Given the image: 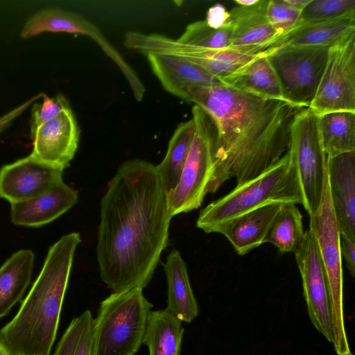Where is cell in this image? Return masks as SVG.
<instances>
[{
	"label": "cell",
	"instance_id": "cell-25",
	"mask_svg": "<svg viewBox=\"0 0 355 355\" xmlns=\"http://www.w3.org/2000/svg\"><path fill=\"white\" fill-rule=\"evenodd\" d=\"M184 331L182 321L168 310L151 311L144 344L150 355H180Z\"/></svg>",
	"mask_w": 355,
	"mask_h": 355
},
{
	"label": "cell",
	"instance_id": "cell-31",
	"mask_svg": "<svg viewBox=\"0 0 355 355\" xmlns=\"http://www.w3.org/2000/svg\"><path fill=\"white\" fill-rule=\"evenodd\" d=\"M351 13H355L354 0H311L302 10L297 24L330 19Z\"/></svg>",
	"mask_w": 355,
	"mask_h": 355
},
{
	"label": "cell",
	"instance_id": "cell-19",
	"mask_svg": "<svg viewBox=\"0 0 355 355\" xmlns=\"http://www.w3.org/2000/svg\"><path fill=\"white\" fill-rule=\"evenodd\" d=\"M146 56L162 87L184 101V91L190 87L223 83L218 78L186 59L164 54H148Z\"/></svg>",
	"mask_w": 355,
	"mask_h": 355
},
{
	"label": "cell",
	"instance_id": "cell-24",
	"mask_svg": "<svg viewBox=\"0 0 355 355\" xmlns=\"http://www.w3.org/2000/svg\"><path fill=\"white\" fill-rule=\"evenodd\" d=\"M34 254L21 250L0 267V319L22 298L31 279Z\"/></svg>",
	"mask_w": 355,
	"mask_h": 355
},
{
	"label": "cell",
	"instance_id": "cell-30",
	"mask_svg": "<svg viewBox=\"0 0 355 355\" xmlns=\"http://www.w3.org/2000/svg\"><path fill=\"white\" fill-rule=\"evenodd\" d=\"M231 29L226 27L214 29L205 20L189 24L177 39L183 44L209 49H227L230 44Z\"/></svg>",
	"mask_w": 355,
	"mask_h": 355
},
{
	"label": "cell",
	"instance_id": "cell-34",
	"mask_svg": "<svg viewBox=\"0 0 355 355\" xmlns=\"http://www.w3.org/2000/svg\"><path fill=\"white\" fill-rule=\"evenodd\" d=\"M230 11L220 3L210 7L207 12L205 21L207 25L214 29H220L228 26Z\"/></svg>",
	"mask_w": 355,
	"mask_h": 355
},
{
	"label": "cell",
	"instance_id": "cell-36",
	"mask_svg": "<svg viewBox=\"0 0 355 355\" xmlns=\"http://www.w3.org/2000/svg\"><path fill=\"white\" fill-rule=\"evenodd\" d=\"M291 6L300 10H302L311 0H285Z\"/></svg>",
	"mask_w": 355,
	"mask_h": 355
},
{
	"label": "cell",
	"instance_id": "cell-16",
	"mask_svg": "<svg viewBox=\"0 0 355 355\" xmlns=\"http://www.w3.org/2000/svg\"><path fill=\"white\" fill-rule=\"evenodd\" d=\"M267 3L266 0H259L254 5L236 6L230 11L228 49L253 55L264 53L277 37L268 20Z\"/></svg>",
	"mask_w": 355,
	"mask_h": 355
},
{
	"label": "cell",
	"instance_id": "cell-11",
	"mask_svg": "<svg viewBox=\"0 0 355 355\" xmlns=\"http://www.w3.org/2000/svg\"><path fill=\"white\" fill-rule=\"evenodd\" d=\"M309 107L318 115L355 112V33L329 47L323 74Z\"/></svg>",
	"mask_w": 355,
	"mask_h": 355
},
{
	"label": "cell",
	"instance_id": "cell-26",
	"mask_svg": "<svg viewBox=\"0 0 355 355\" xmlns=\"http://www.w3.org/2000/svg\"><path fill=\"white\" fill-rule=\"evenodd\" d=\"M194 133V121L190 119L178 125L168 144L162 161L156 166L157 171L167 194L179 182Z\"/></svg>",
	"mask_w": 355,
	"mask_h": 355
},
{
	"label": "cell",
	"instance_id": "cell-17",
	"mask_svg": "<svg viewBox=\"0 0 355 355\" xmlns=\"http://www.w3.org/2000/svg\"><path fill=\"white\" fill-rule=\"evenodd\" d=\"M326 168L340 234L355 241V151L327 157Z\"/></svg>",
	"mask_w": 355,
	"mask_h": 355
},
{
	"label": "cell",
	"instance_id": "cell-37",
	"mask_svg": "<svg viewBox=\"0 0 355 355\" xmlns=\"http://www.w3.org/2000/svg\"><path fill=\"white\" fill-rule=\"evenodd\" d=\"M259 0H234V2L239 6H250L254 5Z\"/></svg>",
	"mask_w": 355,
	"mask_h": 355
},
{
	"label": "cell",
	"instance_id": "cell-9",
	"mask_svg": "<svg viewBox=\"0 0 355 355\" xmlns=\"http://www.w3.org/2000/svg\"><path fill=\"white\" fill-rule=\"evenodd\" d=\"M329 46H287L265 53L281 85L285 101L309 107L323 74Z\"/></svg>",
	"mask_w": 355,
	"mask_h": 355
},
{
	"label": "cell",
	"instance_id": "cell-20",
	"mask_svg": "<svg viewBox=\"0 0 355 355\" xmlns=\"http://www.w3.org/2000/svg\"><path fill=\"white\" fill-rule=\"evenodd\" d=\"M284 203L270 202L229 222L219 232L239 255H245L265 243L266 238Z\"/></svg>",
	"mask_w": 355,
	"mask_h": 355
},
{
	"label": "cell",
	"instance_id": "cell-6",
	"mask_svg": "<svg viewBox=\"0 0 355 355\" xmlns=\"http://www.w3.org/2000/svg\"><path fill=\"white\" fill-rule=\"evenodd\" d=\"M313 231L325 273L333 333L332 344L338 355H351L343 313V271L340 248V232L332 205L327 168L320 205L309 215Z\"/></svg>",
	"mask_w": 355,
	"mask_h": 355
},
{
	"label": "cell",
	"instance_id": "cell-10",
	"mask_svg": "<svg viewBox=\"0 0 355 355\" xmlns=\"http://www.w3.org/2000/svg\"><path fill=\"white\" fill-rule=\"evenodd\" d=\"M123 45L144 55L164 54L186 59L221 80L258 55L244 54L228 48L198 47L183 44L164 35L137 31L125 34Z\"/></svg>",
	"mask_w": 355,
	"mask_h": 355
},
{
	"label": "cell",
	"instance_id": "cell-12",
	"mask_svg": "<svg viewBox=\"0 0 355 355\" xmlns=\"http://www.w3.org/2000/svg\"><path fill=\"white\" fill-rule=\"evenodd\" d=\"M301 275L309 316L315 328L330 343L333 340L327 279L313 231L309 228L293 252Z\"/></svg>",
	"mask_w": 355,
	"mask_h": 355
},
{
	"label": "cell",
	"instance_id": "cell-32",
	"mask_svg": "<svg viewBox=\"0 0 355 355\" xmlns=\"http://www.w3.org/2000/svg\"><path fill=\"white\" fill-rule=\"evenodd\" d=\"M301 12L291 6L285 0L268 1L267 17L276 33V39L295 27L299 21Z\"/></svg>",
	"mask_w": 355,
	"mask_h": 355
},
{
	"label": "cell",
	"instance_id": "cell-35",
	"mask_svg": "<svg viewBox=\"0 0 355 355\" xmlns=\"http://www.w3.org/2000/svg\"><path fill=\"white\" fill-rule=\"evenodd\" d=\"M340 248L342 258H344L346 266L352 277L355 276V241L340 234Z\"/></svg>",
	"mask_w": 355,
	"mask_h": 355
},
{
	"label": "cell",
	"instance_id": "cell-3",
	"mask_svg": "<svg viewBox=\"0 0 355 355\" xmlns=\"http://www.w3.org/2000/svg\"><path fill=\"white\" fill-rule=\"evenodd\" d=\"M78 232L63 236L49 250L42 270L11 321L0 330V342L13 355H50Z\"/></svg>",
	"mask_w": 355,
	"mask_h": 355
},
{
	"label": "cell",
	"instance_id": "cell-18",
	"mask_svg": "<svg viewBox=\"0 0 355 355\" xmlns=\"http://www.w3.org/2000/svg\"><path fill=\"white\" fill-rule=\"evenodd\" d=\"M78 200L77 191L62 180L35 198L10 204L11 220L18 225L40 227L60 217Z\"/></svg>",
	"mask_w": 355,
	"mask_h": 355
},
{
	"label": "cell",
	"instance_id": "cell-15",
	"mask_svg": "<svg viewBox=\"0 0 355 355\" xmlns=\"http://www.w3.org/2000/svg\"><path fill=\"white\" fill-rule=\"evenodd\" d=\"M44 32L67 33L89 37L102 49L122 73L130 70V65L112 46L100 29L83 16L58 8H47L33 14L24 24L20 35L30 38Z\"/></svg>",
	"mask_w": 355,
	"mask_h": 355
},
{
	"label": "cell",
	"instance_id": "cell-1",
	"mask_svg": "<svg viewBox=\"0 0 355 355\" xmlns=\"http://www.w3.org/2000/svg\"><path fill=\"white\" fill-rule=\"evenodd\" d=\"M167 193L156 166L123 162L101 201L96 258L102 281L114 292L144 288L168 245Z\"/></svg>",
	"mask_w": 355,
	"mask_h": 355
},
{
	"label": "cell",
	"instance_id": "cell-33",
	"mask_svg": "<svg viewBox=\"0 0 355 355\" xmlns=\"http://www.w3.org/2000/svg\"><path fill=\"white\" fill-rule=\"evenodd\" d=\"M42 102L35 104L32 109L31 135L39 127L57 116L70 105L66 98L61 94H58L54 98H50L45 94H42Z\"/></svg>",
	"mask_w": 355,
	"mask_h": 355
},
{
	"label": "cell",
	"instance_id": "cell-23",
	"mask_svg": "<svg viewBox=\"0 0 355 355\" xmlns=\"http://www.w3.org/2000/svg\"><path fill=\"white\" fill-rule=\"evenodd\" d=\"M222 82L257 97L284 101L279 78L266 54L258 55Z\"/></svg>",
	"mask_w": 355,
	"mask_h": 355
},
{
	"label": "cell",
	"instance_id": "cell-7",
	"mask_svg": "<svg viewBox=\"0 0 355 355\" xmlns=\"http://www.w3.org/2000/svg\"><path fill=\"white\" fill-rule=\"evenodd\" d=\"M191 113L194 121L192 143L179 182L167 194L172 217L201 206L213 173L216 136L214 124L198 105L192 107Z\"/></svg>",
	"mask_w": 355,
	"mask_h": 355
},
{
	"label": "cell",
	"instance_id": "cell-27",
	"mask_svg": "<svg viewBox=\"0 0 355 355\" xmlns=\"http://www.w3.org/2000/svg\"><path fill=\"white\" fill-rule=\"evenodd\" d=\"M318 123L327 157L355 151V112L324 113L318 115Z\"/></svg>",
	"mask_w": 355,
	"mask_h": 355
},
{
	"label": "cell",
	"instance_id": "cell-4",
	"mask_svg": "<svg viewBox=\"0 0 355 355\" xmlns=\"http://www.w3.org/2000/svg\"><path fill=\"white\" fill-rule=\"evenodd\" d=\"M302 204L297 173L288 152L259 176L236 186L200 210L196 226L219 233L234 218L270 202Z\"/></svg>",
	"mask_w": 355,
	"mask_h": 355
},
{
	"label": "cell",
	"instance_id": "cell-5",
	"mask_svg": "<svg viewBox=\"0 0 355 355\" xmlns=\"http://www.w3.org/2000/svg\"><path fill=\"white\" fill-rule=\"evenodd\" d=\"M142 290L113 293L101 302L93 320L92 355H136L153 307Z\"/></svg>",
	"mask_w": 355,
	"mask_h": 355
},
{
	"label": "cell",
	"instance_id": "cell-13",
	"mask_svg": "<svg viewBox=\"0 0 355 355\" xmlns=\"http://www.w3.org/2000/svg\"><path fill=\"white\" fill-rule=\"evenodd\" d=\"M35 159L64 170L69 166L78 149L80 128L70 107L42 125L31 135Z\"/></svg>",
	"mask_w": 355,
	"mask_h": 355
},
{
	"label": "cell",
	"instance_id": "cell-14",
	"mask_svg": "<svg viewBox=\"0 0 355 355\" xmlns=\"http://www.w3.org/2000/svg\"><path fill=\"white\" fill-rule=\"evenodd\" d=\"M62 171L31 155L4 165L0 169V198L10 204L35 198L62 181Z\"/></svg>",
	"mask_w": 355,
	"mask_h": 355
},
{
	"label": "cell",
	"instance_id": "cell-29",
	"mask_svg": "<svg viewBox=\"0 0 355 355\" xmlns=\"http://www.w3.org/2000/svg\"><path fill=\"white\" fill-rule=\"evenodd\" d=\"M93 320L89 310L74 318L63 334L53 355H92Z\"/></svg>",
	"mask_w": 355,
	"mask_h": 355
},
{
	"label": "cell",
	"instance_id": "cell-8",
	"mask_svg": "<svg viewBox=\"0 0 355 355\" xmlns=\"http://www.w3.org/2000/svg\"><path fill=\"white\" fill-rule=\"evenodd\" d=\"M288 154L300 183L302 205L311 215L321 202L327 156L320 137L318 115L309 107L302 109L293 120Z\"/></svg>",
	"mask_w": 355,
	"mask_h": 355
},
{
	"label": "cell",
	"instance_id": "cell-21",
	"mask_svg": "<svg viewBox=\"0 0 355 355\" xmlns=\"http://www.w3.org/2000/svg\"><path fill=\"white\" fill-rule=\"evenodd\" d=\"M355 33V13L340 17L297 24L285 35L275 39L263 54L287 46H331Z\"/></svg>",
	"mask_w": 355,
	"mask_h": 355
},
{
	"label": "cell",
	"instance_id": "cell-2",
	"mask_svg": "<svg viewBox=\"0 0 355 355\" xmlns=\"http://www.w3.org/2000/svg\"><path fill=\"white\" fill-rule=\"evenodd\" d=\"M185 101L200 107L216 128L213 173L207 193L231 178L236 185L250 180L278 162L288 152L291 127L303 108L266 99L223 83L193 86Z\"/></svg>",
	"mask_w": 355,
	"mask_h": 355
},
{
	"label": "cell",
	"instance_id": "cell-38",
	"mask_svg": "<svg viewBox=\"0 0 355 355\" xmlns=\"http://www.w3.org/2000/svg\"><path fill=\"white\" fill-rule=\"evenodd\" d=\"M0 355H13L0 342Z\"/></svg>",
	"mask_w": 355,
	"mask_h": 355
},
{
	"label": "cell",
	"instance_id": "cell-39",
	"mask_svg": "<svg viewBox=\"0 0 355 355\" xmlns=\"http://www.w3.org/2000/svg\"><path fill=\"white\" fill-rule=\"evenodd\" d=\"M351 355H354L353 354H352Z\"/></svg>",
	"mask_w": 355,
	"mask_h": 355
},
{
	"label": "cell",
	"instance_id": "cell-22",
	"mask_svg": "<svg viewBox=\"0 0 355 355\" xmlns=\"http://www.w3.org/2000/svg\"><path fill=\"white\" fill-rule=\"evenodd\" d=\"M167 282L166 310L182 322H191L199 313L185 261L180 251L171 250L164 265Z\"/></svg>",
	"mask_w": 355,
	"mask_h": 355
},
{
	"label": "cell",
	"instance_id": "cell-28",
	"mask_svg": "<svg viewBox=\"0 0 355 355\" xmlns=\"http://www.w3.org/2000/svg\"><path fill=\"white\" fill-rule=\"evenodd\" d=\"M302 215L295 204H284L266 238L281 253L294 252L302 243L305 231Z\"/></svg>",
	"mask_w": 355,
	"mask_h": 355
}]
</instances>
